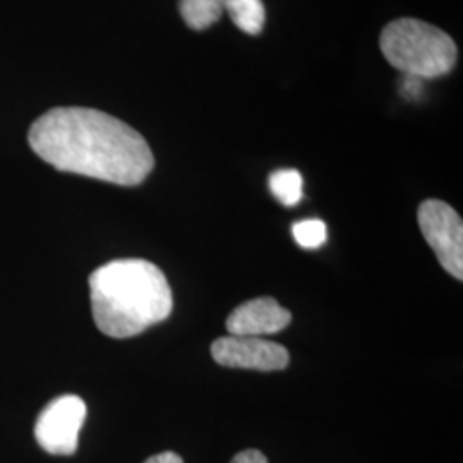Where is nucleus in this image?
<instances>
[{
  "label": "nucleus",
  "mask_w": 463,
  "mask_h": 463,
  "mask_svg": "<svg viewBox=\"0 0 463 463\" xmlns=\"http://www.w3.org/2000/svg\"><path fill=\"white\" fill-rule=\"evenodd\" d=\"M231 463H268L265 455L258 449H246L237 453Z\"/></svg>",
  "instance_id": "nucleus-13"
},
{
  "label": "nucleus",
  "mask_w": 463,
  "mask_h": 463,
  "mask_svg": "<svg viewBox=\"0 0 463 463\" xmlns=\"http://www.w3.org/2000/svg\"><path fill=\"white\" fill-rule=\"evenodd\" d=\"M292 315L273 298H258L235 307L227 319V331L233 336H260L285 330Z\"/></svg>",
  "instance_id": "nucleus-7"
},
{
  "label": "nucleus",
  "mask_w": 463,
  "mask_h": 463,
  "mask_svg": "<svg viewBox=\"0 0 463 463\" xmlns=\"http://www.w3.org/2000/svg\"><path fill=\"white\" fill-rule=\"evenodd\" d=\"M380 47L384 59L400 72L424 81L448 74L458 57L449 34L414 17L386 24Z\"/></svg>",
  "instance_id": "nucleus-3"
},
{
  "label": "nucleus",
  "mask_w": 463,
  "mask_h": 463,
  "mask_svg": "<svg viewBox=\"0 0 463 463\" xmlns=\"http://www.w3.org/2000/svg\"><path fill=\"white\" fill-rule=\"evenodd\" d=\"M86 419V403L78 395L53 398L34 424L38 445L50 455H74Z\"/></svg>",
  "instance_id": "nucleus-5"
},
{
  "label": "nucleus",
  "mask_w": 463,
  "mask_h": 463,
  "mask_svg": "<svg viewBox=\"0 0 463 463\" xmlns=\"http://www.w3.org/2000/svg\"><path fill=\"white\" fill-rule=\"evenodd\" d=\"M419 227L439 265L457 280H463V223L460 215L439 199H428L417 212Z\"/></svg>",
  "instance_id": "nucleus-4"
},
{
  "label": "nucleus",
  "mask_w": 463,
  "mask_h": 463,
  "mask_svg": "<svg viewBox=\"0 0 463 463\" xmlns=\"http://www.w3.org/2000/svg\"><path fill=\"white\" fill-rule=\"evenodd\" d=\"M292 235L300 248L317 249L326 242V225L325 222L311 218V220H300L294 223Z\"/></svg>",
  "instance_id": "nucleus-11"
},
{
  "label": "nucleus",
  "mask_w": 463,
  "mask_h": 463,
  "mask_svg": "<svg viewBox=\"0 0 463 463\" xmlns=\"http://www.w3.org/2000/svg\"><path fill=\"white\" fill-rule=\"evenodd\" d=\"M93 319L112 338H131L165 321L174 298L164 271L145 260H116L90 277Z\"/></svg>",
  "instance_id": "nucleus-2"
},
{
  "label": "nucleus",
  "mask_w": 463,
  "mask_h": 463,
  "mask_svg": "<svg viewBox=\"0 0 463 463\" xmlns=\"http://www.w3.org/2000/svg\"><path fill=\"white\" fill-rule=\"evenodd\" d=\"M403 83H402V93L407 97V99H417L419 95H422V90H424V80L420 78H415V76H407L403 74Z\"/></svg>",
  "instance_id": "nucleus-12"
},
{
  "label": "nucleus",
  "mask_w": 463,
  "mask_h": 463,
  "mask_svg": "<svg viewBox=\"0 0 463 463\" xmlns=\"http://www.w3.org/2000/svg\"><path fill=\"white\" fill-rule=\"evenodd\" d=\"M181 16L193 30H206L225 13V0H181Z\"/></svg>",
  "instance_id": "nucleus-9"
},
{
  "label": "nucleus",
  "mask_w": 463,
  "mask_h": 463,
  "mask_svg": "<svg viewBox=\"0 0 463 463\" xmlns=\"http://www.w3.org/2000/svg\"><path fill=\"white\" fill-rule=\"evenodd\" d=\"M225 13L244 33L260 34L265 26L263 0H225Z\"/></svg>",
  "instance_id": "nucleus-8"
},
{
  "label": "nucleus",
  "mask_w": 463,
  "mask_h": 463,
  "mask_svg": "<svg viewBox=\"0 0 463 463\" xmlns=\"http://www.w3.org/2000/svg\"><path fill=\"white\" fill-rule=\"evenodd\" d=\"M28 141L53 168L117 185H137L155 166L141 134L95 109H52L34 120Z\"/></svg>",
  "instance_id": "nucleus-1"
},
{
  "label": "nucleus",
  "mask_w": 463,
  "mask_h": 463,
  "mask_svg": "<svg viewBox=\"0 0 463 463\" xmlns=\"http://www.w3.org/2000/svg\"><path fill=\"white\" fill-rule=\"evenodd\" d=\"M212 355L220 365L256 371H281L290 361L287 348L260 336L218 338L212 345Z\"/></svg>",
  "instance_id": "nucleus-6"
},
{
  "label": "nucleus",
  "mask_w": 463,
  "mask_h": 463,
  "mask_svg": "<svg viewBox=\"0 0 463 463\" xmlns=\"http://www.w3.org/2000/svg\"><path fill=\"white\" fill-rule=\"evenodd\" d=\"M269 191L283 206L292 208L302 201V175L294 168H281L269 175Z\"/></svg>",
  "instance_id": "nucleus-10"
},
{
  "label": "nucleus",
  "mask_w": 463,
  "mask_h": 463,
  "mask_svg": "<svg viewBox=\"0 0 463 463\" xmlns=\"http://www.w3.org/2000/svg\"><path fill=\"white\" fill-rule=\"evenodd\" d=\"M145 463H184V460L174 451H164V453L149 457Z\"/></svg>",
  "instance_id": "nucleus-14"
}]
</instances>
